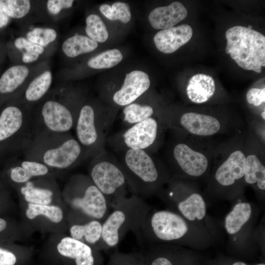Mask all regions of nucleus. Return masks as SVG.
<instances>
[{
    "instance_id": "nucleus-14",
    "label": "nucleus",
    "mask_w": 265,
    "mask_h": 265,
    "mask_svg": "<svg viewBox=\"0 0 265 265\" xmlns=\"http://www.w3.org/2000/svg\"><path fill=\"white\" fill-rule=\"evenodd\" d=\"M161 122L155 117L149 118L110 136L106 142L114 153L139 149L152 154L159 141Z\"/></svg>"
},
{
    "instance_id": "nucleus-39",
    "label": "nucleus",
    "mask_w": 265,
    "mask_h": 265,
    "mask_svg": "<svg viewBox=\"0 0 265 265\" xmlns=\"http://www.w3.org/2000/svg\"><path fill=\"white\" fill-rule=\"evenodd\" d=\"M247 102L258 106L265 102V88H252L250 89L246 94Z\"/></svg>"
},
{
    "instance_id": "nucleus-4",
    "label": "nucleus",
    "mask_w": 265,
    "mask_h": 265,
    "mask_svg": "<svg viewBox=\"0 0 265 265\" xmlns=\"http://www.w3.org/2000/svg\"><path fill=\"white\" fill-rule=\"evenodd\" d=\"M158 196L166 209L205 226L217 237L216 223L207 213L206 200L190 179L171 177Z\"/></svg>"
},
{
    "instance_id": "nucleus-17",
    "label": "nucleus",
    "mask_w": 265,
    "mask_h": 265,
    "mask_svg": "<svg viewBox=\"0 0 265 265\" xmlns=\"http://www.w3.org/2000/svg\"><path fill=\"white\" fill-rule=\"evenodd\" d=\"M150 84L146 73L140 70L132 71L126 75L122 86L112 94V102L116 106L125 107L146 92Z\"/></svg>"
},
{
    "instance_id": "nucleus-32",
    "label": "nucleus",
    "mask_w": 265,
    "mask_h": 265,
    "mask_svg": "<svg viewBox=\"0 0 265 265\" xmlns=\"http://www.w3.org/2000/svg\"><path fill=\"white\" fill-rule=\"evenodd\" d=\"M123 57L118 49L108 50L91 58L88 61L87 65L89 67L95 69L110 68L120 63Z\"/></svg>"
},
{
    "instance_id": "nucleus-20",
    "label": "nucleus",
    "mask_w": 265,
    "mask_h": 265,
    "mask_svg": "<svg viewBox=\"0 0 265 265\" xmlns=\"http://www.w3.org/2000/svg\"><path fill=\"white\" fill-rule=\"evenodd\" d=\"M20 193L28 203L49 205L58 191L51 175L37 177L20 186Z\"/></svg>"
},
{
    "instance_id": "nucleus-21",
    "label": "nucleus",
    "mask_w": 265,
    "mask_h": 265,
    "mask_svg": "<svg viewBox=\"0 0 265 265\" xmlns=\"http://www.w3.org/2000/svg\"><path fill=\"white\" fill-rule=\"evenodd\" d=\"M192 34L191 27L188 25L183 24L159 31L154 37V42L159 51L164 53H171L188 42Z\"/></svg>"
},
{
    "instance_id": "nucleus-13",
    "label": "nucleus",
    "mask_w": 265,
    "mask_h": 265,
    "mask_svg": "<svg viewBox=\"0 0 265 265\" xmlns=\"http://www.w3.org/2000/svg\"><path fill=\"white\" fill-rule=\"evenodd\" d=\"M32 110L22 103L11 105L0 113V144L8 143V148L23 153L30 145L33 136L31 128Z\"/></svg>"
},
{
    "instance_id": "nucleus-16",
    "label": "nucleus",
    "mask_w": 265,
    "mask_h": 265,
    "mask_svg": "<svg viewBox=\"0 0 265 265\" xmlns=\"http://www.w3.org/2000/svg\"><path fill=\"white\" fill-rule=\"evenodd\" d=\"M146 246V265H207L200 250L171 244Z\"/></svg>"
},
{
    "instance_id": "nucleus-6",
    "label": "nucleus",
    "mask_w": 265,
    "mask_h": 265,
    "mask_svg": "<svg viewBox=\"0 0 265 265\" xmlns=\"http://www.w3.org/2000/svg\"><path fill=\"white\" fill-rule=\"evenodd\" d=\"M70 94H56L44 100L32 111L33 137L42 132H67L74 129L80 106Z\"/></svg>"
},
{
    "instance_id": "nucleus-37",
    "label": "nucleus",
    "mask_w": 265,
    "mask_h": 265,
    "mask_svg": "<svg viewBox=\"0 0 265 265\" xmlns=\"http://www.w3.org/2000/svg\"><path fill=\"white\" fill-rule=\"evenodd\" d=\"M56 32L52 28L37 27L26 34L27 39L41 47H45L56 38Z\"/></svg>"
},
{
    "instance_id": "nucleus-29",
    "label": "nucleus",
    "mask_w": 265,
    "mask_h": 265,
    "mask_svg": "<svg viewBox=\"0 0 265 265\" xmlns=\"http://www.w3.org/2000/svg\"><path fill=\"white\" fill-rule=\"evenodd\" d=\"M98 46V43L90 38L76 34L64 42L62 49L66 55L75 57L94 51Z\"/></svg>"
},
{
    "instance_id": "nucleus-9",
    "label": "nucleus",
    "mask_w": 265,
    "mask_h": 265,
    "mask_svg": "<svg viewBox=\"0 0 265 265\" xmlns=\"http://www.w3.org/2000/svg\"><path fill=\"white\" fill-rule=\"evenodd\" d=\"M64 195L74 212L103 222L111 205L88 176L73 175L67 183Z\"/></svg>"
},
{
    "instance_id": "nucleus-15",
    "label": "nucleus",
    "mask_w": 265,
    "mask_h": 265,
    "mask_svg": "<svg viewBox=\"0 0 265 265\" xmlns=\"http://www.w3.org/2000/svg\"><path fill=\"white\" fill-rule=\"evenodd\" d=\"M170 157L171 177L194 179L204 177L208 172L209 161L206 155L185 143H174Z\"/></svg>"
},
{
    "instance_id": "nucleus-10",
    "label": "nucleus",
    "mask_w": 265,
    "mask_h": 265,
    "mask_svg": "<svg viewBox=\"0 0 265 265\" xmlns=\"http://www.w3.org/2000/svg\"><path fill=\"white\" fill-rule=\"evenodd\" d=\"M245 161L244 153L235 150L214 169L208 187L210 198L231 201L241 198Z\"/></svg>"
},
{
    "instance_id": "nucleus-2",
    "label": "nucleus",
    "mask_w": 265,
    "mask_h": 265,
    "mask_svg": "<svg viewBox=\"0 0 265 265\" xmlns=\"http://www.w3.org/2000/svg\"><path fill=\"white\" fill-rule=\"evenodd\" d=\"M114 155L127 185L134 194L144 200L158 196L171 178L168 168L147 151L128 149Z\"/></svg>"
},
{
    "instance_id": "nucleus-5",
    "label": "nucleus",
    "mask_w": 265,
    "mask_h": 265,
    "mask_svg": "<svg viewBox=\"0 0 265 265\" xmlns=\"http://www.w3.org/2000/svg\"><path fill=\"white\" fill-rule=\"evenodd\" d=\"M113 208L103 222L101 249L116 246L129 231L133 232L138 228L152 208L135 194L125 197Z\"/></svg>"
},
{
    "instance_id": "nucleus-19",
    "label": "nucleus",
    "mask_w": 265,
    "mask_h": 265,
    "mask_svg": "<svg viewBox=\"0 0 265 265\" xmlns=\"http://www.w3.org/2000/svg\"><path fill=\"white\" fill-rule=\"evenodd\" d=\"M72 216L70 237L98 250H101L103 222L74 212Z\"/></svg>"
},
{
    "instance_id": "nucleus-12",
    "label": "nucleus",
    "mask_w": 265,
    "mask_h": 265,
    "mask_svg": "<svg viewBox=\"0 0 265 265\" xmlns=\"http://www.w3.org/2000/svg\"><path fill=\"white\" fill-rule=\"evenodd\" d=\"M241 199L236 200L223 223L230 247L238 251L250 249L257 243L256 225L260 214L256 205Z\"/></svg>"
},
{
    "instance_id": "nucleus-38",
    "label": "nucleus",
    "mask_w": 265,
    "mask_h": 265,
    "mask_svg": "<svg viewBox=\"0 0 265 265\" xmlns=\"http://www.w3.org/2000/svg\"><path fill=\"white\" fill-rule=\"evenodd\" d=\"M110 265H146L145 259L138 254L116 253L111 259Z\"/></svg>"
},
{
    "instance_id": "nucleus-22",
    "label": "nucleus",
    "mask_w": 265,
    "mask_h": 265,
    "mask_svg": "<svg viewBox=\"0 0 265 265\" xmlns=\"http://www.w3.org/2000/svg\"><path fill=\"white\" fill-rule=\"evenodd\" d=\"M62 256L74 260L76 265H95L98 250L72 237H65L57 245Z\"/></svg>"
},
{
    "instance_id": "nucleus-43",
    "label": "nucleus",
    "mask_w": 265,
    "mask_h": 265,
    "mask_svg": "<svg viewBox=\"0 0 265 265\" xmlns=\"http://www.w3.org/2000/svg\"><path fill=\"white\" fill-rule=\"evenodd\" d=\"M6 221L3 219L0 218V232L6 228Z\"/></svg>"
},
{
    "instance_id": "nucleus-11",
    "label": "nucleus",
    "mask_w": 265,
    "mask_h": 265,
    "mask_svg": "<svg viewBox=\"0 0 265 265\" xmlns=\"http://www.w3.org/2000/svg\"><path fill=\"white\" fill-rule=\"evenodd\" d=\"M89 177L111 206L126 196L127 180L115 155L103 149L91 158Z\"/></svg>"
},
{
    "instance_id": "nucleus-8",
    "label": "nucleus",
    "mask_w": 265,
    "mask_h": 265,
    "mask_svg": "<svg viewBox=\"0 0 265 265\" xmlns=\"http://www.w3.org/2000/svg\"><path fill=\"white\" fill-rule=\"evenodd\" d=\"M226 53L241 68L258 73L265 66V37L247 27L236 26L225 33Z\"/></svg>"
},
{
    "instance_id": "nucleus-40",
    "label": "nucleus",
    "mask_w": 265,
    "mask_h": 265,
    "mask_svg": "<svg viewBox=\"0 0 265 265\" xmlns=\"http://www.w3.org/2000/svg\"><path fill=\"white\" fill-rule=\"evenodd\" d=\"M73 2V0H49L47 2V8L51 14L56 15L62 9L71 7Z\"/></svg>"
},
{
    "instance_id": "nucleus-30",
    "label": "nucleus",
    "mask_w": 265,
    "mask_h": 265,
    "mask_svg": "<svg viewBox=\"0 0 265 265\" xmlns=\"http://www.w3.org/2000/svg\"><path fill=\"white\" fill-rule=\"evenodd\" d=\"M154 107L149 104L135 102L125 106L123 110V120L129 126L151 117H154Z\"/></svg>"
},
{
    "instance_id": "nucleus-44",
    "label": "nucleus",
    "mask_w": 265,
    "mask_h": 265,
    "mask_svg": "<svg viewBox=\"0 0 265 265\" xmlns=\"http://www.w3.org/2000/svg\"><path fill=\"white\" fill-rule=\"evenodd\" d=\"M231 265H247L245 262L240 261L232 260Z\"/></svg>"
},
{
    "instance_id": "nucleus-3",
    "label": "nucleus",
    "mask_w": 265,
    "mask_h": 265,
    "mask_svg": "<svg viewBox=\"0 0 265 265\" xmlns=\"http://www.w3.org/2000/svg\"><path fill=\"white\" fill-rule=\"evenodd\" d=\"M25 159L41 162L54 169L74 168L90 158L70 132H42L33 137L23 152Z\"/></svg>"
},
{
    "instance_id": "nucleus-41",
    "label": "nucleus",
    "mask_w": 265,
    "mask_h": 265,
    "mask_svg": "<svg viewBox=\"0 0 265 265\" xmlns=\"http://www.w3.org/2000/svg\"><path fill=\"white\" fill-rule=\"evenodd\" d=\"M16 261L13 253L0 248V265H14Z\"/></svg>"
},
{
    "instance_id": "nucleus-27",
    "label": "nucleus",
    "mask_w": 265,
    "mask_h": 265,
    "mask_svg": "<svg viewBox=\"0 0 265 265\" xmlns=\"http://www.w3.org/2000/svg\"><path fill=\"white\" fill-rule=\"evenodd\" d=\"M52 81V73L49 71L43 72L35 78L25 91L23 103L30 107V104L41 100L49 90Z\"/></svg>"
},
{
    "instance_id": "nucleus-45",
    "label": "nucleus",
    "mask_w": 265,
    "mask_h": 265,
    "mask_svg": "<svg viewBox=\"0 0 265 265\" xmlns=\"http://www.w3.org/2000/svg\"><path fill=\"white\" fill-rule=\"evenodd\" d=\"M261 116L262 118L265 120V110L262 112Z\"/></svg>"
},
{
    "instance_id": "nucleus-42",
    "label": "nucleus",
    "mask_w": 265,
    "mask_h": 265,
    "mask_svg": "<svg viewBox=\"0 0 265 265\" xmlns=\"http://www.w3.org/2000/svg\"><path fill=\"white\" fill-rule=\"evenodd\" d=\"M8 15L0 7V27H2L7 25L9 21Z\"/></svg>"
},
{
    "instance_id": "nucleus-47",
    "label": "nucleus",
    "mask_w": 265,
    "mask_h": 265,
    "mask_svg": "<svg viewBox=\"0 0 265 265\" xmlns=\"http://www.w3.org/2000/svg\"><path fill=\"white\" fill-rule=\"evenodd\" d=\"M247 28H249V29H252V26H248L247 27Z\"/></svg>"
},
{
    "instance_id": "nucleus-33",
    "label": "nucleus",
    "mask_w": 265,
    "mask_h": 265,
    "mask_svg": "<svg viewBox=\"0 0 265 265\" xmlns=\"http://www.w3.org/2000/svg\"><path fill=\"white\" fill-rule=\"evenodd\" d=\"M85 32L89 38L96 42L103 43L107 40L108 33L101 17L92 14L86 19Z\"/></svg>"
},
{
    "instance_id": "nucleus-31",
    "label": "nucleus",
    "mask_w": 265,
    "mask_h": 265,
    "mask_svg": "<svg viewBox=\"0 0 265 265\" xmlns=\"http://www.w3.org/2000/svg\"><path fill=\"white\" fill-rule=\"evenodd\" d=\"M26 215L29 219L44 216L54 223H59L63 218L62 210L58 206L50 205H38L28 203Z\"/></svg>"
},
{
    "instance_id": "nucleus-7",
    "label": "nucleus",
    "mask_w": 265,
    "mask_h": 265,
    "mask_svg": "<svg viewBox=\"0 0 265 265\" xmlns=\"http://www.w3.org/2000/svg\"><path fill=\"white\" fill-rule=\"evenodd\" d=\"M112 109L84 103L80 106L74 127L76 138L90 159L105 148L109 130L115 119Z\"/></svg>"
},
{
    "instance_id": "nucleus-46",
    "label": "nucleus",
    "mask_w": 265,
    "mask_h": 265,
    "mask_svg": "<svg viewBox=\"0 0 265 265\" xmlns=\"http://www.w3.org/2000/svg\"><path fill=\"white\" fill-rule=\"evenodd\" d=\"M255 265H265V263H259Z\"/></svg>"
},
{
    "instance_id": "nucleus-34",
    "label": "nucleus",
    "mask_w": 265,
    "mask_h": 265,
    "mask_svg": "<svg viewBox=\"0 0 265 265\" xmlns=\"http://www.w3.org/2000/svg\"><path fill=\"white\" fill-rule=\"evenodd\" d=\"M101 12L107 19L111 20H119L126 24L131 19L130 5L123 2H116L111 6L104 4L99 8Z\"/></svg>"
},
{
    "instance_id": "nucleus-28",
    "label": "nucleus",
    "mask_w": 265,
    "mask_h": 265,
    "mask_svg": "<svg viewBox=\"0 0 265 265\" xmlns=\"http://www.w3.org/2000/svg\"><path fill=\"white\" fill-rule=\"evenodd\" d=\"M29 73L28 68L22 65L8 69L0 79V93L10 94L17 90L24 83Z\"/></svg>"
},
{
    "instance_id": "nucleus-23",
    "label": "nucleus",
    "mask_w": 265,
    "mask_h": 265,
    "mask_svg": "<svg viewBox=\"0 0 265 265\" xmlns=\"http://www.w3.org/2000/svg\"><path fill=\"white\" fill-rule=\"evenodd\" d=\"M187 15V11L181 2L174 1L170 4L158 7L149 14L148 20L153 27L165 29L174 27Z\"/></svg>"
},
{
    "instance_id": "nucleus-24",
    "label": "nucleus",
    "mask_w": 265,
    "mask_h": 265,
    "mask_svg": "<svg viewBox=\"0 0 265 265\" xmlns=\"http://www.w3.org/2000/svg\"><path fill=\"white\" fill-rule=\"evenodd\" d=\"M53 170L41 162L24 158L11 167L9 177L12 182L20 186L34 178L51 175Z\"/></svg>"
},
{
    "instance_id": "nucleus-35",
    "label": "nucleus",
    "mask_w": 265,
    "mask_h": 265,
    "mask_svg": "<svg viewBox=\"0 0 265 265\" xmlns=\"http://www.w3.org/2000/svg\"><path fill=\"white\" fill-rule=\"evenodd\" d=\"M0 7L9 17L18 19L28 13L30 2L28 0H0Z\"/></svg>"
},
{
    "instance_id": "nucleus-1",
    "label": "nucleus",
    "mask_w": 265,
    "mask_h": 265,
    "mask_svg": "<svg viewBox=\"0 0 265 265\" xmlns=\"http://www.w3.org/2000/svg\"><path fill=\"white\" fill-rule=\"evenodd\" d=\"M144 246L177 245L201 250L216 243L217 236L205 226L165 209L149 212L133 232Z\"/></svg>"
},
{
    "instance_id": "nucleus-18",
    "label": "nucleus",
    "mask_w": 265,
    "mask_h": 265,
    "mask_svg": "<svg viewBox=\"0 0 265 265\" xmlns=\"http://www.w3.org/2000/svg\"><path fill=\"white\" fill-rule=\"evenodd\" d=\"M162 121L172 127L180 126L191 134L203 136L213 135L221 128L216 118L193 112L185 113L178 120L168 119Z\"/></svg>"
},
{
    "instance_id": "nucleus-25",
    "label": "nucleus",
    "mask_w": 265,
    "mask_h": 265,
    "mask_svg": "<svg viewBox=\"0 0 265 265\" xmlns=\"http://www.w3.org/2000/svg\"><path fill=\"white\" fill-rule=\"evenodd\" d=\"M215 83L209 75L198 74L193 76L189 80L186 94L189 99L196 104L208 101L214 94Z\"/></svg>"
},
{
    "instance_id": "nucleus-36",
    "label": "nucleus",
    "mask_w": 265,
    "mask_h": 265,
    "mask_svg": "<svg viewBox=\"0 0 265 265\" xmlns=\"http://www.w3.org/2000/svg\"><path fill=\"white\" fill-rule=\"evenodd\" d=\"M15 47L20 50H25L22 60L25 63H30L36 61L40 54L44 51V48L36 45L24 37L18 38L15 41Z\"/></svg>"
},
{
    "instance_id": "nucleus-26",
    "label": "nucleus",
    "mask_w": 265,
    "mask_h": 265,
    "mask_svg": "<svg viewBox=\"0 0 265 265\" xmlns=\"http://www.w3.org/2000/svg\"><path fill=\"white\" fill-rule=\"evenodd\" d=\"M244 181L245 184L252 186L259 197L264 200L265 167L256 155L250 154L246 157Z\"/></svg>"
}]
</instances>
